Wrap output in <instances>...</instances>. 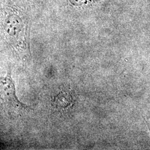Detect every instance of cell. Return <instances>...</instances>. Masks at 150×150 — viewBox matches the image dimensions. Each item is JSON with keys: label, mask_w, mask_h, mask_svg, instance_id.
Instances as JSON below:
<instances>
[{"label": "cell", "mask_w": 150, "mask_h": 150, "mask_svg": "<svg viewBox=\"0 0 150 150\" xmlns=\"http://www.w3.org/2000/svg\"><path fill=\"white\" fill-rule=\"evenodd\" d=\"M0 99L11 110H23L26 107L16 96V87L10 73L0 77Z\"/></svg>", "instance_id": "obj_1"}, {"label": "cell", "mask_w": 150, "mask_h": 150, "mask_svg": "<svg viewBox=\"0 0 150 150\" xmlns=\"http://www.w3.org/2000/svg\"><path fill=\"white\" fill-rule=\"evenodd\" d=\"M23 27L21 18L16 14L7 16L3 23V28L6 35L13 41H17L21 38Z\"/></svg>", "instance_id": "obj_2"}]
</instances>
